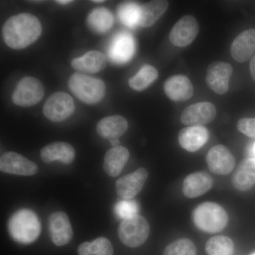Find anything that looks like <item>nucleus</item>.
<instances>
[{
    "mask_svg": "<svg viewBox=\"0 0 255 255\" xmlns=\"http://www.w3.org/2000/svg\"><path fill=\"white\" fill-rule=\"evenodd\" d=\"M42 26L34 15L22 13L6 20L2 28L3 38L9 48L23 49L37 41L41 36Z\"/></svg>",
    "mask_w": 255,
    "mask_h": 255,
    "instance_id": "obj_1",
    "label": "nucleus"
},
{
    "mask_svg": "<svg viewBox=\"0 0 255 255\" xmlns=\"http://www.w3.org/2000/svg\"><path fill=\"white\" fill-rule=\"evenodd\" d=\"M9 234L22 244H30L38 239L41 226L38 216L29 209H21L12 215L8 223Z\"/></svg>",
    "mask_w": 255,
    "mask_h": 255,
    "instance_id": "obj_2",
    "label": "nucleus"
},
{
    "mask_svg": "<svg viewBox=\"0 0 255 255\" xmlns=\"http://www.w3.org/2000/svg\"><path fill=\"white\" fill-rule=\"evenodd\" d=\"M193 221L196 227L204 232L216 233L226 228L228 221L222 206L213 202H205L193 211Z\"/></svg>",
    "mask_w": 255,
    "mask_h": 255,
    "instance_id": "obj_3",
    "label": "nucleus"
},
{
    "mask_svg": "<svg viewBox=\"0 0 255 255\" xmlns=\"http://www.w3.org/2000/svg\"><path fill=\"white\" fill-rule=\"evenodd\" d=\"M68 87L75 97L88 105L98 103L105 95V82L85 74L72 75L69 79Z\"/></svg>",
    "mask_w": 255,
    "mask_h": 255,
    "instance_id": "obj_4",
    "label": "nucleus"
},
{
    "mask_svg": "<svg viewBox=\"0 0 255 255\" xmlns=\"http://www.w3.org/2000/svg\"><path fill=\"white\" fill-rule=\"evenodd\" d=\"M119 237L125 246L137 248L142 246L150 234L147 220L140 215L124 219L119 227Z\"/></svg>",
    "mask_w": 255,
    "mask_h": 255,
    "instance_id": "obj_5",
    "label": "nucleus"
},
{
    "mask_svg": "<svg viewBox=\"0 0 255 255\" xmlns=\"http://www.w3.org/2000/svg\"><path fill=\"white\" fill-rule=\"evenodd\" d=\"M44 96V88L41 81L33 77H25L18 82L12 95L15 105L29 107L41 102Z\"/></svg>",
    "mask_w": 255,
    "mask_h": 255,
    "instance_id": "obj_6",
    "label": "nucleus"
},
{
    "mask_svg": "<svg viewBox=\"0 0 255 255\" xmlns=\"http://www.w3.org/2000/svg\"><path fill=\"white\" fill-rule=\"evenodd\" d=\"M75 106L71 96L65 92L53 94L43 106V114L53 122H60L70 117L75 112Z\"/></svg>",
    "mask_w": 255,
    "mask_h": 255,
    "instance_id": "obj_7",
    "label": "nucleus"
},
{
    "mask_svg": "<svg viewBox=\"0 0 255 255\" xmlns=\"http://www.w3.org/2000/svg\"><path fill=\"white\" fill-rule=\"evenodd\" d=\"M135 50V41L133 36L127 32L117 33L110 42L108 56L114 63H127L132 59Z\"/></svg>",
    "mask_w": 255,
    "mask_h": 255,
    "instance_id": "obj_8",
    "label": "nucleus"
},
{
    "mask_svg": "<svg viewBox=\"0 0 255 255\" xmlns=\"http://www.w3.org/2000/svg\"><path fill=\"white\" fill-rule=\"evenodd\" d=\"M199 31V23L195 17L185 15L174 24L169 33V40L174 46L187 47L195 40Z\"/></svg>",
    "mask_w": 255,
    "mask_h": 255,
    "instance_id": "obj_9",
    "label": "nucleus"
},
{
    "mask_svg": "<svg viewBox=\"0 0 255 255\" xmlns=\"http://www.w3.org/2000/svg\"><path fill=\"white\" fill-rule=\"evenodd\" d=\"M233 68L225 62H214L209 65L206 75V83L211 90L219 95H224L229 90V82Z\"/></svg>",
    "mask_w": 255,
    "mask_h": 255,
    "instance_id": "obj_10",
    "label": "nucleus"
},
{
    "mask_svg": "<svg viewBox=\"0 0 255 255\" xmlns=\"http://www.w3.org/2000/svg\"><path fill=\"white\" fill-rule=\"evenodd\" d=\"M206 159L210 170L220 175L231 173L236 165L234 156L223 145H217L210 149Z\"/></svg>",
    "mask_w": 255,
    "mask_h": 255,
    "instance_id": "obj_11",
    "label": "nucleus"
},
{
    "mask_svg": "<svg viewBox=\"0 0 255 255\" xmlns=\"http://www.w3.org/2000/svg\"><path fill=\"white\" fill-rule=\"evenodd\" d=\"M216 116V107L210 102H199L187 107L181 115V122L189 127L211 123Z\"/></svg>",
    "mask_w": 255,
    "mask_h": 255,
    "instance_id": "obj_12",
    "label": "nucleus"
},
{
    "mask_svg": "<svg viewBox=\"0 0 255 255\" xmlns=\"http://www.w3.org/2000/svg\"><path fill=\"white\" fill-rule=\"evenodd\" d=\"M0 169L5 173L31 176L38 172L34 162L14 152H5L0 158Z\"/></svg>",
    "mask_w": 255,
    "mask_h": 255,
    "instance_id": "obj_13",
    "label": "nucleus"
},
{
    "mask_svg": "<svg viewBox=\"0 0 255 255\" xmlns=\"http://www.w3.org/2000/svg\"><path fill=\"white\" fill-rule=\"evenodd\" d=\"M147 177V171L142 167L133 173L124 176L116 182L117 194L124 199H132L141 191Z\"/></svg>",
    "mask_w": 255,
    "mask_h": 255,
    "instance_id": "obj_14",
    "label": "nucleus"
},
{
    "mask_svg": "<svg viewBox=\"0 0 255 255\" xmlns=\"http://www.w3.org/2000/svg\"><path fill=\"white\" fill-rule=\"evenodd\" d=\"M50 238L57 246L68 244L73 238V229L68 216L63 212H55L48 219Z\"/></svg>",
    "mask_w": 255,
    "mask_h": 255,
    "instance_id": "obj_15",
    "label": "nucleus"
},
{
    "mask_svg": "<svg viewBox=\"0 0 255 255\" xmlns=\"http://www.w3.org/2000/svg\"><path fill=\"white\" fill-rule=\"evenodd\" d=\"M209 132L203 126L184 128L179 132V143L188 152H196L209 140Z\"/></svg>",
    "mask_w": 255,
    "mask_h": 255,
    "instance_id": "obj_16",
    "label": "nucleus"
},
{
    "mask_svg": "<svg viewBox=\"0 0 255 255\" xmlns=\"http://www.w3.org/2000/svg\"><path fill=\"white\" fill-rule=\"evenodd\" d=\"M164 90L168 98L174 102L189 100L194 94V87L189 79L184 75H174L166 80Z\"/></svg>",
    "mask_w": 255,
    "mask_h": 255,
    "instance_id": "obj_17",
    "label": "nucleus"
},
{
    "mask_svg": "<svg viewBox=\"0 0 255 255\" xmlns=\"http://www.w3.org/2000/svg\"><path fill=\"white\" fill-rule=\"evenodd\" d=\"M231 55L236 61L245 63L255 54V29L242 32L233 42Z\"/></svg>",
    "mask_w": 255,
    "mask_h": 255,
    "instance_id": "obj_18",
    "label": "nucleus"
},
{
    "mask_svg": "<svg viewBox=\"0 0 255 255\" xmlns=\"http://www.w3.org/2000/svg\"><path fill=\"white\" fill-rule=\"evenodd\" d=\"M213 186V179L204 172H194L188 175L183 182L182 191L189 199L199 197L209 191Z\"/></svg>",
    "mask_w": 255,
    "mask_h": 255,
    "instance_id": "obj_19",
    "label": "nucleus"
},
{
    "mask_svg": "<svg viewBox=\"0 0 255 255\" xmlns=\"http://www.w3.org/2000/svg\"><path fill=\"white\" fill-rule=\"evenodd\" d=\"M41 157L42 160L46 163L58 160L62 163L68 164L75 158V150L68 142H52L42 149Z\"/></svg>",
    "mask_w": 255,
    "mask_h": 255,
    "instance_id": "obj_20",
    "label": "nucleus"
},
{
    "mask_svg": "<svg viewBox=\"0 0 255 255\" xmlns=\"http://www.w3.org/2000/svg\"><path fill=\"white\" fill-rule=\"evenodd\" d=\"M107 58L105 54L97 50L87 52L80 58H74L72 67L77 71L83 73L95 74L106 68Z\"/></svg>",
    "mask_w": 255,
    "mask_h": 255,
    "instance_id": "obj_21",
    "label": "nucleus"
},
{
    "mask_svg": "<svg viewBox=\"0 0 255 255\" xmlns=\"http://www.w3.org/2000/svg\"><path fill=\"white\" fill-rule=\"evenodd\" d=\"M128 124L122 116H111L100 121L97 130L99 135L109 140H116L127 132Z\"/></svg>",
    "mask_w": 255,
    "mask_h": 255,
    "instance_id": "obj_22",
    "label": "nucleus"
},
{
    "mask_svg": "<svg viewBox=\"0 0 255 255\" xmlns=\"http://www.w3.org/2000/svg\"><path fill=\"white\" fill-rule=\"evenodd\" d=\"M233 184L239 191H248L255 184V158L247 157L233 174Z\"/></svg>",
    "mask_w": 255,
    "mask_h": 255,
    "instance_id": "obj_23",
    "label": "nucleus"
},
{
    "mask_svg": "<svg viewBox=\"0 0 255 255\" xmlns=\"http://www.w3.org/2000/svg\"><path fill=\"white\" fill-rule=\"evenodd\" d=\"M129 159V152L123 146L113 147L105 156L104 169L110 177H117L123 170Z\"/></svg>",
    "mask_w": 255,
    "mask_h": 255,
    "instance_id": "obj_24",
    "label": "nucleus"
},
{
    "mask_svg": "<svg viewBox=\"0 0 255 255\" xmlns=\"http://www.w3.org/2000/svg\"><path fill=\"white\" fill-rule=\"evenodd\" d=\"M167 1H151L140 5V20L139 26L143 28L150 27L155 24L168 8Z\"/></svg>",
    "mask_w": 255,
    "mask_h": 255,
    "instance_id": "obj_25",
    "label": "nucleus"
},
{
    "mask_svg": "<svg viewBox=\"0 0 255 255\" xmlns=\"http://www.w3.org/2000/svg\"><path fill=\"white\" fill-rule=\"evenodd\" d=\"M89 27L97 33H105L113 26L114 16L107 8H96L87 17Z\"/></svg>",
    "mask_w": 255,
    "mask_h": 255,
    "instance_id": "obj_26",
    "label": "nucleus"
},
{
    "mask_svg": "<svg viewBox=\"0 0 255 255\" xmlns=\"http://www.w3.org/2000/svg\"><path fill=\"white\" fill-rule=\"evenodd\" d=\"M158 78V72L152 65H145L128 80L129 86L137 92L143 91Z\"/></svg>",
    "mask_w": 255,
    "mask_h": 255,
    "instance_id": "obj_27",
    "label": "nucleus"
},
{
    "mask_svg": "<svg viewBox=\"0 0 255 255\" xmlns=\"http://www.w3.org/2000/svg\"><path fill=\"white\" fill-rule=\"evenodd\" d=\"M140 5L133 1H127L119 5L118 16L119 19L127 27L134 28L139 26Z\"/></svg>",
    "mask_w": 255,
    "mask_h": 255,
    "instance_id": "obj_28",
    "label": "nucleus"
},
{
    "mask_svg": "<svg viewBox=\"0 0 255 255\" xmlns=\"http://www.w3.org/2000/svg\"><path fill=\"white\" fill-rule=\"evenodd\" d=\"M79 255H113L112 243L107 238L100 237L91 243H82L78 248Z\"/></svg>",
    "mask_w": 255,
    "mask_h": 255,
    "instance_id": "obj_29",
    "label": "nucleus"
},
{
    "mask_svg": "<svg viewBox=\"0 0 255 255\" xmlns=\"http://www.w3.org/2000/svg\"><path fill=\"white\" fill-rule=\"evenodd\" d=\"M206 251L209 255H233L234 245L231 238L223 236H216L206 243Z\"/></svg>",
    "mask_w": 255,
    "mask_h": 255,
    "instance_id": "obj_30",
    "label": "nucleus"
},
{
    "mask_svg": "<svg viewBox=\"0 0 255 255\" xmlns=\"http://www.w3.org/2000/svg\"><path fill=\"white\" fill-rule=\"evenodd\" d=\"M164 255H196L195 245L189 239H180L169 245Z\"/></svg>",
    "mask_w": 255,
    "mask_h": 255,
    "instance_id": "obj_31",
    "label": "nucleus"
},
{
    "mask_svg": "<svg viewBox=\"0 0 255 255\" xmlns=\"http://www.w3.org/2000/svg\"><path fill=\"white\" fill-rule=\"evenodd\" d=\"M140 211L139 204L132 199H123L115 206V214L120 219H127L136 216Z\"/></svg>",
    "mask_w": 255,
    "mask_h": 255,
    "instance_id": "obj_32",
    "label": "nucleus"
},
{
    "mask_svg": "<svg viewBox=\"0 0 255 255\" xmlns=\"http://www.w3.org/2000/svg\"><path fill=\"white\" fill-rule=\"evenodd\" d=\"M238 130L251 137H255V118H243L238 122Z\"/></svg>",
    "mask_w": 255,
    "mask_h": 255,
    "instance_id": "obj_33",
    "label": "nucleus"
},
{
    "mask_svg": "<svg viewBox=\"0 0 255 255\" xmlns=\"http://www.w3.org/2000/svg\"><path fill=\"white\" fill-rule=\"evenodd\" d=\"M250 70H251L252 78L255 81V54L251 58V63H250Z\"/></svg>",
    "mask_w": 255,
    "mask_h": 255,
    "instance_id": "obj_34",
    "label": "nucleus"
},
{
    "mask_svg": "<svg viewBox=\"0 0 255 255\" xmlns=\"http://www.w3.org/2000/svg\"><path fill=\"white\" fill-rule=\"evenodd\" d=\"M249 153L251 155V157L255 158V140L253 142L251 147H250Z\"/></svg>",
    "mask_w": 255,
    "mask_h": 255,
    "instance_id": "obj_35",
    "label": "nucleus"
},
{
    "mask_svg": "<svg viewBox=\"0 0 255 255\" xmlns=\"http://www.w3.org/2000/svg\"><path fill=\"white\" fill-rule=\"evenodd\" d=\"M55 2L58 3V4L65 5L73 2V1H71V0H58V1H55Z\"/></svg>",
    "mask_w": 255,
    "mask_h": 255,
    "instance_id": "obj_36",
    "label": "nucleus"
},
{
    "mask_svg": "<svg viewBox=\"0 0 255 255\" xmlns=\"http://www.w3.org/2000/svg\"><path fill=\"white\" fill-rule=\"evenodd\" d=\"M110 142L114 147H117V146H119V144H120V141H119L118 139H116V140H110Z\"/></svg>",
    "mask_w": 255,
    "mask_h": 255,
    "instance_id": "obj_37",
    "label": "nucleus"
},
{
    "mask_svg": "<svg viewBox=\"0 0 255 255\" xmlns=\"http://www.w3.org/2000/svg\"><path fill=\"white\" fill-rule=\"evenodd\" d=\"M93 2H95V3H102V2H105V0H93Z\"/></svg>",
    "mask_w": 255,
    "mask_h": 255,
    "instance_id": "obj_38",
    "label": "nucleus"
}]
</instances>
